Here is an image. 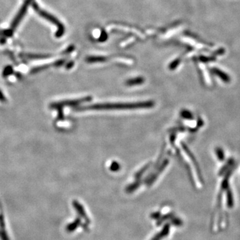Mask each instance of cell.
I'll list each match as a JSON object with an SVG mask.
<instances>
[{
	"label": "cell",
	"instance_id": "ba28073f",
	"mask_svg": "<svg viewBox=\"0 0 240 240\" xmlns=\"http://www.w3.org/2000/svg\"><path fill=\"white\" fill-rule=\"evenodd\" d=\"M145 82L144 79L142 77H137L136 78H133V79H130L129 80H127L125 82V85L127 86H137V85H141L143 83Z\"/></svg>",
	"mask_w": 240,
	"mask_h": 240
},
{
	"label": "cell",
	"instance_id": "5b68a950",
	"mask_svg": "<svg viewBox=\"0 0 240 240\" xmlns=\"http://www.w3.org/2000/svg\"><path fill=\"white\" fill-rule=\"evenodd\" d=\"M182 147H183V150L185 151V152H186V153L187 154V156H188V157L189 158V159H190L192 160V161L193 162V164H194V166H195V167H196V170H197V174H198V175H199L200 178V179L201 180V173H200V168H199V166H198V164H197V162L196 161V159H195V158H194V156H193V154H192L191 151L189 149L188 147H187L186 145H185V144H183V143H182Z\"/></svg>",
	"mask_w": 240,
	"mask_h": 240
},
{
	"label": "cell",
	"instance_id": "9c48e42d",
	"mask_svg": "<svg viewBox=\"0 0 240 240\" xmlns=\"http://www.w3.org/2000/svg\"><path fill=\"white\" fill-rule=\"evenodd\" d=\"M174 216V214L173 213H168L166 215H163V216H162L161 217H160L158 220H157L156 225L157 226H160L162 225L164 222H166V221L170 220Z\"/></svg>",
	"mask_w": 240,
	"mask_h": 240
},
{
	"label": "cell",
	"instance_id": "9a60e30c",
	"mask_svg": "<svg viewBox=\"0 0 240 240\" xmlns=\"http://www.w3.org/2000/svg\"><path fill=\"white\" fill-rule=\"evenodd\" d=\"M120 164L117 162H113L111 165H110V167H109V169H110V170L112 171H113V172H116V171H118L120 169Z\"/></svg>",
	"mask_w": 240,
	"mask_h": 240
},
{
	"label": "cell",
	"instance_id": "2e32d148",
	"mask_svg": "<svg viewBox=\"0 0 240 240\" xmlns=\"http://www.w3.org/2000/svg\"><path fill=\"white\" fill-rule=\"evenodd\" d=\"M106 60V59L103 57H90L87 59L89 62H103Z\"/></svg>",
	"mask_w": 240,
	"mask_h": 240
},
{
	"label": "cell",
	"instance_id": "6da1fadb",
	"mask_svg": "<svg viewBox=\"0 0 240 240\" xmlns=\"http://www.w3.org/2000/svg\"><path fill=\"white\" fill-rule=\"evenodd\" d=\"M155 106L153 101H146L136 103H97L84 107V109H94V110H120V109H149Z\"/></svg>",
	"mask_w": 240,
	"mask_h": 240
},
{
	"label": "cell",
	"instance_id": "7a4b0ae2",
	"mask_svg": "<svg viewBox=\"0 0 240 240\" xmlns=\"http://www.w3.org/2000/svg\"><path fill=\"white\" fill-rule=\"evenodd\" d=\"M34 8H35V10L40 14V15H41L42 17H44V18H45L46 19L50 21V22H51L52 23L56 25V26H57V28H58V31H57V36H60L62 33H64V27L62 26V25L60 22H59L58 21L56 18H55L53 16H52V15H50L48 13V12L45 11L44 10H41L40 8L37 5H34Z\"/></svg>",
	"mask_w": 240,
	"mask_h": 240
},
{
	"label": "cell",
	"instance_id": "8992f818",
	"mask_svg": "<svg viewBox=\"0 0 240 240\" xmlns=\"http://www.w3.org/2000/svg\"><path fill=\"white\" fill-rule=\"evenodd\" d=\"M73 205H74V207L75 208V209H76V211L78 212L79 216H81L83 219H84V220H86V221H87V223H90V221L89 220V218H88L87 214L85 212V210H84V209L83 208V206L80 204H79L78 202L76 201H74Z\"/></svg>",
	"mask_w": 240,
	"mask_h": 240
},
{
	"label": "cell",
	"instance_id": "4fadbf2b",
	"mask_svg": "<svg viewBox=\"0 0 240 240\" xmlns=\"http://www.w3.org/2000/svg\"><path fill=\"white\" fill-rule=\"evenodd\" d=\"M149 167V164H147V165L145 166L144 167H143L141 169L137 172V173L136 174V175H135V178L136 179V180H140V178L142 177L143 174H144L145 172V171L147 169H148Z\"/></svg>",
	"mask_w": 240,
	"mask_h": 240
},
{
	"label": "cell",
	"instance_id": "3957f363",
	"mask_svg": "<svg viewBox=\"0 0 240 240\" xmlns=\"http://www.w3.org/2000/svg\"><path fill=\"white\" fill-rule=\"evenodd\" d=\"M168 163H169V162H168L167 159L164 160L162 165L160 166V167L158 170V171L156 172H155V174H154L153 175H151V176L149 177L148 178H147V179L145 181V183L147 184V186H150L151 185H152L154 183L155 181L156 180L157 178H158L159 175L161 174L162 172L163 171V170L167 167Z\"/></svg>",
	"mask_w": 240,
	"mask_h": 240
},
{
	"label": "cell",
	"instance_id": "5bb4252c",
	"mask_svg": "<svg viewBox=\"0 0 240 240\" xmlns=\"http://www.w3.org/2000/svg\"><path fill=\"white\" fill-rule=\"evenodd\" d=\"M80 223H81V220H80L79 218H77L74 222H73L72 224L68 225L67 229H68L69 231H73L77 228L78 225L80 224Z\"/></svg>",
	"mask_w": 240,
	"mask_h": 240
},
{
	"label": "cell",
	"instance_id": "52a82bcc",
	"mask_svg": "<svg viewBox=\"0 0 240 240\" xmlns=\"http://www.w3.org/2000/svg\"><path fill=\"white\" fill-rule=\"evenodd\" d=\"M212 73L217 75V77L220 78L223 82H228L230 79V78L229 77V75L227 74H225L224 71H223L220 70V69L216 68V67H213V68L211 69Z\"/></svg>",
	"mask_w": 240,
	"mask_h": 240
},
{
	"label": "cell",
	"instance_id": "8fae6325",
	"mask_svg": "<svg viewBox=\"0 0 240 240\" xmlns=\"http://www.w3.org/2000/svg\"><path fill=\"white\" fill-rule=\"evenodd\" d=\"M170 221L171 225H173L176 227H180L183 225V221L178 217L174 216Z\"/></svg>",
	"mask_w": 240,
	"mask_h": 240
},
{
	"label": "cell",
	"instance_id": "277c9868",
	"mask_svg": "<svg viewBox=\"0 0 240 240\" xmlns=\"http://www.w3.org/2000/svg\"><path fill=\"white\" fill-rule=\"evenodd\" d=\"M170 231V224L169 223L164 224L162 229L159 233L155 234L151 240H162L164 238L167 237Z\"/></svg>",
	"mask_w": 240,
	"mask_h": 240
},
{
	"label": "cell",
	"instance_id": "e0dca14e",
	"mask_svg": "<svg viewBox=\"0 0 240 240\" xmlns=\"http://www.w3.org/2000/svg\"><path fill=\"white\" fill-rule=\"evenodd\" d=\"M161 216H162V213L160 212H153L150 215V217L151 220H158L161 217Z\"/></svg>",
	"mask_w": 240,
	"mask_h": 240
},
{
	"label": "cell",
	"instance_id": "30bf717a",
	"mask_svg": "<svg viewBox=\"0 0 240 240\" xmlns=\"http://www.w3.org/2000/svg\"><path fill=\"white\" fill-rule=\"evenodd\" d=\"M141 182L140 179V180H137L136 182H134L132 184L129 185V186L125 188L126 193H131L133 192L134 191H136L137 188L140 187V186H141Z\"/></svg>",
	"mask_w": 240,
	"mask_h": 240
},
{
	"label": "cell",
	"instance_id": "7c38bea8",
	"mask_svg": "<svg viewBox=\"0 0 240 240\" xmlns=\"http://www.w3.org/2000/svg\"><path fill=\"white\" fill-rule=\"evenodd\" d=\"M180 115L183 117V118L186 120H192L193 117V116L192 113V112H189V110H187V109H183V110L181 112Z\"/></svg>",
	"mask_w": 240,
	"mask_h": 240
},
{
	"label": "cell",
	"instance_id": "ac0fdd59",
	"mask_svg": "<svg viewBox=\"0 0 240 240\" xmlns=\"http://www.w3.org/2000/svg\"><path fill=\"white\" fill-rule=\"evenodd\" d=\"M179 60H175L174 61H173V63H172V64L170 65V68L171 69L173 70V69H174L175 68V67H176L177 66H178V65H179Z\"/></svg>",
	"mask_w": 240,
	"mask_h": 240
}]
</instances>
